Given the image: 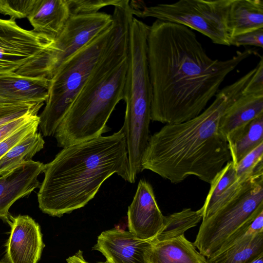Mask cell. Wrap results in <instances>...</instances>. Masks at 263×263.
<instances>
[{
    "mask_svg": "<svg viewBox=\"0 0 263 263\" xmlns=\"http://www.w3.org/2000/svg\"><path fill=\"white\" fill-rule=\"evenodd\" d=\"M152 245V240L114 228L102 232L92 249L101 252L106 263H148Z\"/></svg>",
    "mask_w": 263,
    "mask_h": 263,
    "instance_id": "obj_12",
    "label": "cell"
},
{
    "mask_svg": "<svg viewBox=\"0 0 263 263\" xmlns=\"http://www.w3.org/2000/svg\"><path fill=\"white\" fill-rule=\"evenodd\" d=\"M9 219L10 233L2 262L37 263L45 247L40 225L26 215H10Z\"/></svg>",
    "mask_w": 263,
    "mask_h": 263,
    "instance_id": "obj_11",
    "label": "cell"
},
{
    "mask_svg": "<svg viewBox=\"0 0 263 263\" xmlns=\"http://www.w3.org/2000/svg\"><path fill=\"white\" fill-rule=\"evenodd\" d=\"M202 219L201 208L197 211L185 208L180 212L164 216L163 228L153 239L163 241L184 235L185 231L195 227Z\"/></svg>",
    "mask_w": 263,
    "mask_h": 263,
    "instance_id": "obj_24",
    "label": "cell"
},
{
    "mask_svg": "<svg viewBox=\"0 0 263 263\" xmlns=\"http://www.w3.org/2000/svg\"><path fill=\"white\" fill-rule=\"evenodd\" d=\"M249 263H263V254L260 255Z\"/></svg>",
    "mask_w": 263,
    "mask_h": 263,
    "instance_id": "obj_33",
    "label": "cell"
},
{
    "mask_svg": "<svg viewBox=\"0 0 263 263\" xmlns=\"http://www.w3.org/2000/svg\"><path fill=\"white\" fill-rule=\"evenodd\" d=\"M70 15L93 14L108 6H117L123 0H66Z\"/></svg>",
    "mask_w": 263,
    "mask_h": 263,
    "instance_id": "obj_25",
    "label": "cell"
},
{
    "mask_svg": "<svg viewBox=\"0 0 263 263\" xmlns=\"http://www.w3.org/2000/svg\"><path fill=\"white\" fill-rule=\"evenodd\" d=\"M49 80L12 72L0 74V97L27 103H44L48 98Z\"/></svg>",
    "mask_w": 263,
    "mask_h": 263,
    "instance_id": "obj_17",
    "label": "cell"
},
{
    "mask_svg": "<svg viewBox=\"0 0 263 263\" xmlns=\"http://www.w3.org/2000/svg\"><path fill=\"white\" fill-rule=\"evenodd\" d=\"M54 41L0 18V74L15 72L37 59Z\"/></svg>",
    "mask_w": 263,
    "mask_h": 263,
    "instance_id": "obj_10",
    "label": "cell"
},
{
    "mask_svg": "<svg viewBox=\"0 0 263 263\" xmlns=\"http://www.w3.org/2000/svg\"><path fill=\"white\" fill-rule=\"evenodd\" d=\"M0 263H4V262H2V261H0Z\"/></svg>",
    "mask_w": 263,
    "mask_h": 263,
    "instance_id": "obj_35",
    "label": "cell"
},
{
    "mask_svg": "<svg viewBox=\"0 0 263 263\" xmlns=\"http://www.w3.org/2000/svg\"><path fill=\"white\" fill-rule=\"evenodd\" d=\"M97 263H106L105 262H98Z\"/></svg>",
    "mask_w": 263,
    "mask_h": 263,
    "instance_id": "obj_34",
    "label": "cell"
},
{
    "mask_svg": "<svg viewBox=\"0 0 263 263\" xmlns=\"http://www.w3.org/2000/svg\"><path fill=\"white\" fill-rule=\"evenodd\" d=\"M262 115L263 91L248 92L245 90L242 95L221 116L219 130L229 143L240 135L252 120Z\"/></svg>",
    "mask_w": 263,
    "mask_h": 263,
    "instance_id": "obj_16",
    "label": "cell"
},
{
    "mask_svg": "<svg viewBox=\"0 0 263 263\" xmlns=\"http://www.w3.org/2000/svg\"><path fill=\"white\" fill-rule=\"evenodd\" d=\"M66 262L67 263H90L85 259L83 256V253L80 250L74 255L67 258Z\"/></svg>",
    "mask_w": 263,
    "mask_h": 263,
    "instance_id": "obj_32",
    "label": "cell"
},
{
    "mask_svg": "<svg viewBox=\"0 0 263 263\" xmlns=\"http://www.w3.org/2000/svg\"><path fill=\"white\" fill-rule=\"evenodd\" d=\"M263 211V180L258 181L205 220L193 243L206 258L212 256L236 231Z\"/></svg>",
    "mask_w": 263,
    "mask_h": 263,
    "instance_id": "obj_9",
    "label": "cell"
},
{
    "mask_svg": "<svg viewBox=\"0 0 263 263\" xmlns=\"http://www.w3.org/2000/svg\"><path fill=\"white\" fill-rule=\"evenodd\" d=\"M263 143V115L252 120L233 141L228 143L235 167L247 155Z\"/></svg>",
    "mask_w": 263,
    "mask_h": 263,
    "instance_id": "obj_23",
    "label": "cell"
},
{
    "mask_svg": "<svg viewBox=\"0 0 263 263\" xmlns=\"http://www.w3.org/2000/svg\"><path fill=\"white\" fill-rule=\"evenodd\" d=\"M129 28L130 23H126L57 127L59 147L85 142L110 130L106 123L123 98Z\"/></svg>",
    "mask_w": 263,
    "mask_h": 263,
    "instance_id": "obj_4",
    "label": "cell"
},
{
    "mask_svg": "<svg viewBox=\"0 0 263 263\" xmlns=\"http://www.w3.org/2000/svg\"><path fill=\"white\" fill-rule=\"evenodd\" d=\"M112 22V15L104 12L72 15L53 42L18 74L50 79L59 67Z\"/></svg>",
    "mask_w": 263,
    "mask_h": 263,
    "instance_id": "obj_8",
    "label": "cell"
},
{
    "mask_svg": "<svg viewBox=\"0 0 263 263\" xmlns=\"http://www.w3.org/2000/svg\"><path fill=\"white\" fill-rule=\"evenodd\" d=\"M230 46H254L263 47V28L247 32L230 39Z\"/></svg>",
    "mask_w": 263,
    "mask_h": 263,
    "instance_id": "obj_28",
    "label": "cell"
},
{
    "mask_svg": "<svg viewBox=\"0 0 263 263\" xmlns=\"http://www.w3.org/2000/svg\"><path fill=\"white\" fill-rule=\"evenodd\" d=\"M45 166L37 200L42 212L52 217H61L84 206L114 174L130 183L122 128L111 135L64 147Z\"/></svg>",
    "mask_w": 263,
    "mask_h": 263,
    "instance_id": "obj_3",
    "label": "cell"
},
{
    "mask_svg": "<svg viewBox=\"0 0 263 263\" xmlns=\"http://www.w3.org/2000/svg\"><path fill=\"white\" fill-rule=\"evenodd\" d=\"M44 103H37L30 107L22 108L9 114L0 116V128L7 123L26 115L34 110H40L44 105Z\"/></svg>",
    "mask_w": 263,
    "mask_h": 263,
    "instance_id": "obj_30",
    "label": "cell"
},
{
    "mask_svg": "<svg viewBox=\"0 0 263 263\" xmlns=\"http://www.w3.org/2000/svg\"><path fill=\"white\" fill-rule=\"evenodd\" d=\"M139 3L130 2L133 15L182 25L203 34L214 44L230 46L226 28L230 0H180L151 6Z\"/></svg>",
    "mask_w": 263,
    "mask_h": 263,
    "instance_id": "obj_7",
    "label": "cell"
},
{
    "mask_svg": "<svg viewBox=\"0 0 263 263\" xmlns=\"http://www.w3.org/2000/svg\"><path fill=\"white\" fill-rule=\"evenodd\" d=\"M263 254V232L239 240L213 256L207 263H249Z\"/></svg>",
    "mask_w": 263,
    "mask_h": 263,
    "instance_id": "obj_21",
    "label": "cell"
},
{
    "mask_svg": "<svg viewBox=\"0 0 263 263\" xmlns=\"http://www.w3.org/2000/svg\"><path fill=\"white\" fill-rule=\"evenodd\" d=\"M36 0H0V13L10 18H27L32 10Z\"/></svg>",
    "mask_w": 263,
    "mask_h": 263,
    "instance_id": "obj_27",
    "label": "cell"
},
{
    "mask_svg": "<svg viewBox=\"0 0 263 263\" xmlns=\"http://www.w3.org/2000/svg\"><path fill=\"white\" fill-rule=\"evenodd\" d=\"M226 28L230 39L263 28V1L230 0Z\"/></svg>",
    "mask_w": 263,
    "mask_h": 263,
    "instance_id": "obj_19",
    "label": "cell"
},
{
    "mask_svg": "<svg viewBox=\"0 0 263 263\" xmlns=\"http://www.w3.org/2000/svg\"><path fill=\"white\" fill-rule=\"evenodd\" d=\"M37 103H27L4 99L0 97V116L27 108Z\"/></svg>",
    "mask_w": 263,
    "mask_h": 263,
    "instance_id": "obj_31",
    "label": "cell"
},
{
    "mask_svg": "<svg viewBox=\"0 0 263 263\" xmlns=\"http://www.w3.org/2000/svg\"><path fill=\"white\" fill-rule=\"evenodd\" d=\"M148 29V25L133 17L123 98L126 110L121 128L126 138L128 163L134 167L141 166L149 137L152 88L147 58Z\"/></svg>",
    "mask_w": 263,
    "mask_h": 263,
    "instance_id": "obj_6",
    "label": "cell"
},
{
    "mask_svg": "<svg viewBox=\"0 0 263 263\" xmlns=\"http://www.w3.org/2000/svg\"><path fill=\"white\" fill-rule=\"evenodd\" d=\"M256 53L246 49L226 60L212 59L192 30L156 20L147 37L151 120L175 124L198 116L226 77Z\"/></svg>",
    "mask_w": 263,
    "mask_h": 263,
    "instance_id": "obj_1",
    "label": "cell"
},
{
    "mask_svg": "<svg viewBox=\"0 0 263 263\" xmlns=\"http://www.w3.org/2000/svg\"><path fill=\"white\" fill-rule=\"evenodd\" d=\"M39 111V110H34L26 115L7 123L0 128V142L32 120L37 115Z\"/></svg>",
    "mask_w": 263,
    "mask_h": 263,
    "instance_id": "obj_29",
    "label": "cell"
},
{
    "mask_svg": "<svg viewBox=\"0 0 263 263\" xmlns=\"http://www.w3.org/2000/svg\"><path fill=\"white\" fill-rule=\"evenodd\" d=\"M164 220L152 186L146 180L141 179L128 208V231L140 239L153 240L162 229Z\"/></svg>",
    "mask_w": 263,
    "mask_h": 263,
    "instance_id": "obj_13",
    "label": "cell"
},
{
    "mask_svg": "<svg viewBox=\"0 0 263 263\" xmlns=\"http://www.w3.org/2000/svg\"><path fill=\"white\" fill-rule=\"evenodd\" d=\"M70 16L66 0H36L27 18L34 32L54 41Z\"/></svg>",
    "mask_w": 263,
    "mask_h": 263,
    "instance_id": "obj_18",
    "label": "cell"
},
{
    "mask_svg": "<svg viewBox=\"0 0 263 263\" xmlns=\"http://www.w3.org/2000/svg\"><path fill=\"white\" fill-rule=\"evenodd\" d=\"M44 144L42 135L37 132L19 142L0 159V176L31 160L32 158L44 148Z\"/></svg>",
    "mask_w": 263,
    "mask_h": 263,
    "instance_id": "obj_22",
    "label": "cell"
},
{
    "mask_svg": "<svg viewBox=\"0 0 263 263\" xmlns=\"http://www.w3.org/2000/svg\"><path fill=\"white\" fill-rule=\"evenodd\" d=\"M45 164L31 160L0 176V218L8 223L9 210L17 200L30 194L39 187V175Z\"/></svg>",
    "mask_w": 263,
    "mask_h": 263,
    "instance_id": "obj_15",
    "label": "cell"
},
{
    "mask_svg": "<svg viewBox=\"0 0 263 263\" xmlns=\"http://www.w3.org/2000/svg\"><path fill=\"white\" fill-rule=\"evenodd\" d=\"M263 180V174L238 177L231 160L210 184L203 206L202 220H205L230 202L255 182Z\"/></svg>",
    "mask_w": 263,
    "mask_h": 263,
    "instance_id": "obj_14",
    "label": "cell"
},
{
    "mask_svg": "<svg viewBox=\"0 0 263 263\" xmlns=\"http://www.w3.org/2000/svg\"><path fill=\"white\" fill-rule=\"evenodd\" d=\"M148 263H207L184 235L163 241L153 239Z\"/></svg>",
    "mask_w": 263,
    "mask_h": 263,
    "instance_id": "obj_20",
    "label": "cell"
},
{
    "mask_svg": "<svg viewBox=\"0 0 263 263\" xmlns=\"http://www.w3.org/2000/svg\"><path fill=\"white\" fill-rule=\"evenodd\" d=\"M39 125V116L34 117L17 130L0 142V159L19 142L37 132Z\"/></svg>",
    "mask_w": 263,
    "mask_h": 263,
    "instance_id": "obj_26",
    "label": "cell"
},
{
    "mask_svg": "<svg viewBox=\"0 0 263 263\" xmlns=\"http://www.w3.org/2000/svg\"><path fill=\"white\" fill-rule=\"evenodd\" d=\"M112 24L64 62L49 79L48 98L39 116L44 136L54 135L59 125L124 24L134 16L128 2L114 7Z\"/></svg>",
    "mask_w": 263,
    "mask_h": 263,
    "instance_id": "obj_5",
    "label": "cell"
},
{
    "mask_svg": "<svg viewBox=\"0 0 263 263\" xmlns=\"http://www.w3.org/2000/svg\"><path fill=\"white\" fill-rule=\"evenodd\" d=\"M254 69L217 92L213 103L188 121L165 124L149 137L142 169L172 183L190 176L209 183L231 160L229 145L219 130L220 118L242 94Z\"/></svg>",
    "mask_w": 263,
    "mask_h": 263,
    "instance_id": "obj_2",
    "label": "cell"
}]
</instances>
